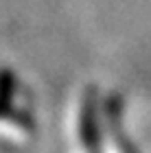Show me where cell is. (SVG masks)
Instances as JSON below:
<instances>
[{
	"label": "cell",
	"mask_w": 151,
	"mask_h": 153,
	"mask_svg": "<svg viewBox=\"0 0 151 153\" xmlns=\"http://www.w3.org/2000/svg\"><path fill=\"white\" fill-rule=\"evenodd\" d=\"M79 138L86 151L97 153L101 147V134H99V118H97V90L88 88L81 105L79 116Z\"/></svg>",
	"instance_id": "cell-1"
},
{
	"label": "cell",
	"mask_w": 151,
	"mask_h": 153,
	"mask_svg": "<svg viewBox=\"0 0 151 153\" xmlns=\"http://www.w3.org/2000/svg\"><path fill=\"white\" fill-rule=\"evenodd\" d=\"M16 76L11 70H0V118H13L16 123H24L22 114L13 107V96H16ZM31 129V123H24Z\"/></svg>",
	"instance_id": "cell-2"
}]
</instances>
